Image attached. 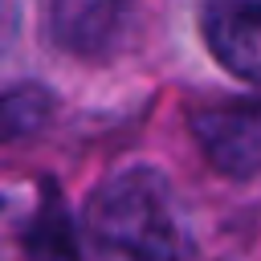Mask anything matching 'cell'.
<instances>
[{"mask_svg":"<svg viewBox=\"0 0 261 261\" xmlns=\"http://www.w3.org/2000/svg\"><path fill=\"white\" fill-rule=\"evenodd\" d=\"M86 232L102 261H184L192 249L171 184L147 163L110 175L90 196Z\"/></svg>","mask_w":261,"mask_h":261,"instance_id":"6da1fadb","label":"cell"},{"mask_svg":"<svg viewBox=\"0 0 261 261\" xmlns=\"http://www.w3.org/2000/svg\"><path fill=\"white\" fill-rule=\"evenodd\" d=\"M192 135L220 175L249 179L261 171V102H224L196 110Z\"/></svg>","mask_w":261,"mask_h":261,"instance_id":"7a4b0ae2","label":"cell"},{"mask_svg":"<svg viewBox=\"0 0 261 261\" xmlns=\"http://www.w3.org/2000/svg\"><path fill=\"white\" fill-rule=\"evenodd\" d=\"M204 33L228 73L261 82V0H204Z\"/></svg>","mask_w":261,"mask_h":261,"instance_id":"3957f363","label":"cell"},{"mask_svg":"<svg viewBox=\"0 0 261 261\" xmlns=\"http://www.w3.org/2000/svg\"><path fill=\"white\" fill-rule=\"evenodd\" d=\"M130 8L135 0H49V37L73 57H102L118 41Z\"/></svg>","mask_w":261,"mask_h":261,"instance_id":"277c9868","label":"cell"},{"mask_svg":"<svg viewBox=\"0 0 261 261\" xmlns=\"http://www.w3.org/2000/svg\"><path fill=\"white\" fill-rule=\"evenodd\" d=\"M41 208L24 228V257L29 261H82V241L73 228V216L53 184L41 188Z\"/></svg>","mask_w":261,"mask_h":261,"instance_id":"5b68a950","label":"cell"},{"mask_svg":"<svg viewBox=\"0 0 261 261\" xmlns=\"http://www.w3.org/2000/svg\"><path fill=\"white\" fill-rule=\"evenodd\" d=\"M53 114V94L45 86H16L0 94V143H12L37 130Z\"/></svg>","mask_w":261,"mask_h":261,"instance_id":"8992f818","label":"cell"},{"mask_svg":"<svg viewBox=\"0 0 261 261\" xmlns=\"http://www.w3.org/2000/svg\"><path fill=\"white\" fill-rule=\"evenodd\" d=\"M0 212H4V204H0Z\"/></svg>","mask_w":261,"mask_h":261,"instance_id":"52a82bcc","label":"cell"}]
</instances>
